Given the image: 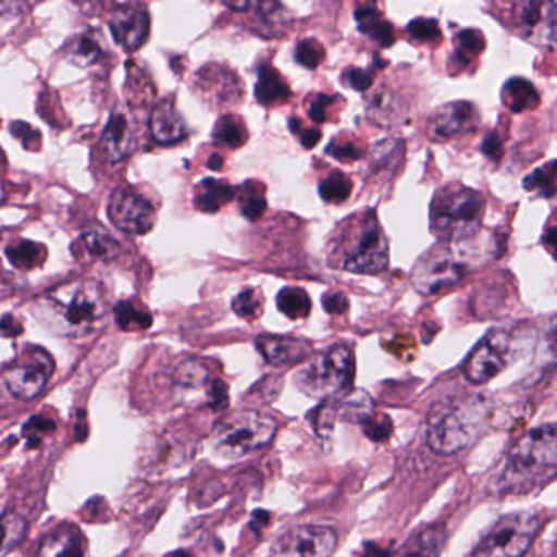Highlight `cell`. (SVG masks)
Returning <instances> with one entry per match:
<instances>
[{
    "label": "cell",
    "instance_id": "obj_33",
    "mask_svg": "<svg viewBox=\"0 0 557 557\" xmlns=\"http://www.w3.org/2000/svg\"><path fill=\"white\" fill-rule=\"evenodd\" d=\"M276 306L280 312L289 319H305L308 318L311 311V298L308 293L302 288H283L276 296Z\"/></svg>",
    "mask_w": 557,
    "mask_h": 557
},
{
    "label": "cell",
    "instance_id": "obj_54",
    "mask_svg": "<svg viewBox=\"0 0 557 557\" xmlns=\"http://www.w3.org/2000/svg\"><path fill=\"white\" fill-rule=\"evenodd\" d=\"M224 165V159L221 154H213L210 159H208V168L211 169V171H221Z\"/></svg>",
    "mask_w": 557,
    "mask_h": 557
},
{
    "label": "cell",
    "instance_id": "obj_27",
    "mask_svg": "<svg viewBox=\"0 0 557 557\" xmlns=\"http://www.w3.org/2000/svg\"><path fill=\"white\" fill-rule=\"evenodd\" d=\"M102 35L97 30H87L86 34L77 38L76 44L67 54V60L76 64L77 67H89L102 57Z\"/></svg>",
    "mask_w": 557,
    "mask_h": 557
},
{
    "label": "cell",
    "instance_id": "obj_35",
    "mask_svg": "<svg viewBox=\"0 0 557 557\" xmlns=\"http://www.w3.org/2000/svg\"><path fill=\"white\" fill-rule=\"evenodd\" d=\"M113 312H115L116 324L122 331H133V329L146 331L152 325V315L145 309L136 308L135 302L129 299L116 302Z\"/></svg>",
    "mask_w": 557,
    "mask_h": 557
},
{
    "label": "cell",
    "instance_id": "obj_14",
    "mask_svg": "<svg viewBox=\"0 0 557 557\" xmlns=\"http://www.w3.org/2000/svg\"><path fill=\"white\" fill-rule=\"evenodd\" d=\"M110 220L119 230L132 236L149 233L156 224V210L141 195L132 190L113 191L109 203Z\"/></svg>",
    "mask_w": 557,
    "mask_h": 557
},
{
    "label": "cell",
    "instance_id": "obj_31",
    "mask_svg": "<svg viewBox=\"0 0 557 557\" xmlns=\"http://www.w3.org/2000/svg\"><path fill=\"white\" fill-rule=\"evenodd\" d=\"M240 213L249 221H257L262 218L267 210L265 188L260 182H247L240 187L239 195Z\"/></svg>",
    "mask_w": 557,
    "mask_h": 557
},
{
    "label": "cell",
    "instance_id": "obj_18",
    "mask_svg": "<svg viewBox=\"0 0 557 557\" xmlns=\"http://www.w3.org/2000/svg\"><path fill=\"white\" fill-rule=\"evenodd\" d=\"M257 350L273 367H288L308 357L311 345L301 338L286 335H260L256 338Z\"/></svg>",
    "mask_w": 557,
    "mask_h": 557
},
{
    "label": "cell",
    "instance_id": "obj_37",
    "mask_svg": "<svg viewBox=\"0 0 557 557\" xmlns=\"http://www.w3.org/2000/svg\"><path fill=\"white\" fill-rule=\"evenodd\" d=\"M524 190L536 191L540 197L553 198L556 195V162L549 161L537 168L523 181Z\"/></svg>",
    "mask_w": 557,
    "mask_h": 557
},
{
    "label": "cell",
    "instance_id": "obj_29",
    "mask_svg": "<svg viewBox=\"0 0 557 557\" xmlns=\"http://www.w3.org/2000/svg\"><path fill=\"white\" fill-rule=\"evenodd\" d=\"M485 50V38L482 32L468 28L459 32L455 41V54L453 64L458 67H466Z\"/></svg>",
    "mask_w": 557,
    "mask_h": 557
},
{
    "label": "cell",
    "instance_id": "obj_21",
    "mask_svg": "<svg viewBox=\"0 0 557 557\" xmlns=\"http://www.w3.org/2000/svg\"><path fill=\"white\" fill-rule=\"evenodd\" d=\"M355 21H357L358 30L376 41L380 47L389 48L396 44L393 24L383 17L376 5H360L355 12Z\"/></svg>",
    "mask_w": 557,
    "mask_h": 557
},
{
    "label": "cell",
    "instance_id": "obj_57",
    "mask_svg": "<svg viewBox=\"0 0 557 557\" xmlns=\"http://www.w3.org/2000/svg\"><path fill=\"white\" fill-rule=\"evenodd\" d=\"M5 8H9V4H0V15L4 14Z\"/></svg>",
    "mask_w": 557,
    "mask_h": 557
},
{
    "label": "cell",
    "instance_id": "obj_32",
    "mask_svg": "<svg viewBox=\"0 0 557 557\" xmlns=\"http://www.w3.org/2000/svg\"><path fill=\"white\" fill-rule=\"evenodd\" d=\"M27 521L17 513H5L0 517V554L11 553L27 536Z\"/></svg>",
    "mask_w": 557,
    "mask_h": 557
},
{
    "label": "cell",
    "instance_id": "obj_50",
    "mask_svg": "<svg viewBox=\"0 0 557 557\" xmlns=\"http://www.w3.org/2000/svg\"><path fill=\"white\" fill-rule=\"evenodd\" d=\"M322 306L329 314H344L348 309V299L347 296L338 292L327 293L322 298Z\"/></svg>",
    "mask_w": 557,
    "mask_h": 557
},
{
    "label": "cell",
    "instance_id": "obj_34",
    "mask_svg": "<svg viewBox=\"0 0 557 557\" xmlns=\"http://www.w3.org/2000/svg\"><path fill=\"white\" fill-rule=\"evenodd\" d=\"M213 138L214 141L227 146V148H240L247 141L246 125L237 116H221L214 126Z\"/></svg>",
    "mask_w": 557,
    "mask_h": 557
},
{
    "label": "cell",
    "instance_id": "obj_15",
    "mask_svg": "<svg viewBox=\"0 0 557 557\" xmlns=\"http://www.w3.org/2000/svg\"><path fill=\"white\" fill-rule=\"evenodd\" d=\"M481 119L471 102L446 103L433 113L430 135L435 139H451L475 132Z\"/></svg>",
    "mask_w": 557,
    "mask_h": 557
},
{
    "label": "cell",
    "instance_id": "obj_25",
    "mask_svg": "<svg viewBox=\"0 0 557 557\" xmlns=\"http://www.w3.org/2000/svg\"><path fill=\"white\" fill-rule=\"evenodd\" d=\"M81 243H83L84 250L94 260H102V262H110V260L116 259L120 256V249H122L120 244L116 243L115 237L106 227L100 226V224L87 227L81 234Z\"/></svg>",
    "mask_w": 557,
    "mask_h": 557
},
{
    "label": "cell",
    "instance_id": "obj_1",
    "mask_svg": "<svg viewBox=\"0 0 557 557\" xmlns=\"http://www.w3.org/2000/svg\"><path fill=\"white\" fill-rule=\"evenodd\" d=\"M329 263L345 272L376 275L389 265V244L371 210L344 221L329 244Z\"/></svg>",
    "mask_w": 557,
    "mask_h": 557
},
{
    "label": "cell",
    "instance_id": "obj_13",
    "mask_svg": "<svg viewBox=\"0 0 557 557\" xmlns=\"http://www.w3.org/2000/svg\"><path fill=\"white\" fill-rule=\"evenodd\" d=\"M337 547V533L329 527L292 528L270 547L269 557H331Z\"/></svg>",
    "mask_w": 557,
    "mask_h": 557
},
{
    "label": "cell",
    "instance_id": "obj_12",
    "mask_svg": "<svg viewBox=\"0 0 557 557\" xmlns=\"http://www.w3.org/2000/svg\"><path fill=\"white\" fill-rule=\"evenodd\" d=\"M511 357V335L507 331H491L466 360V380L472 384H484L505 370Z\"/></svg>",
    "mask_w": 557,
    "mask_h": 557
},
{
    "label": "cell",
    "instance_id": "obj_44",
    "mask_svg": "<svg viewBox=\"0 0 557 557\" xmlns=\"http://www.w3.org/2000/svg\"><path fill=\"white\" fill-rule=\"evenodd\" d=\"M335 103H337V97L325 96V94H315V96L309 97L308 103H306L309 119L315 123L329 122L331 110L334 109Z\"/></svg>",
    "mask_w": 557,
    "mask_h": 557
},
{
    "label": "cell",
    "instance_id": "obj_3",
    "mask_svg": "<svg viewBox=\"0 0 557 557\" xmlns=\"http://www.w3.org/2000/svg\"><path fill=\"white\" fill-rule=\"evenodd\" d=\"M556 466V425L544 423L521 436L508 451L498 475V488L502 494H527L549 482Z\"/></svg>",
    "mask_w": 557,
    "mask_h": 557
},
{
    "label": "cell",
    "instance_id": "obj_45",
    "mask_svg": "<svg viewBox=\"0 0 557 557\" xmlns=\"http://www.w3.org/2000/svg\"><path fill=\"white\" fill-rule=\"evenodd\" d=\"M325 152L341 162H355L363 156L360 146L351 139H334V141L329 143Z\"/></svg>",
    "mask_w": 557,
    "mask_h": 557
},
{
    "label": "cell",
    "instance_id": "obj_9",
    "mask_svg": "<svg viewBox=\"0 0 557 557\" xmlns=\"http://www.w3.org/2000/svg\"><path fill=\"white\" fill-rule=\"evenodd\" d=\"M540 530V518L531 511L502 517L471 557H523Z\"/></svg>",
    "mask_w": 557,
    "mask_h": 557
},
{
    "label": "cell",
    "instance_id": "obj_7",
    "mask_svg": "<svg viewBox=\"0 0 557 557\" xmlns=\"http://www.w3.org/2000/svg\"><path fill=\"white\" fill-rule=\"evenodd\" d=\"M354 376V351L344 345H337L324 354L309 358L296 371L295 383L306 396L314 399H334L350 386Z\"/></svg>",
    "mask_w": 557,
    "mask_h": 557
},
{
    "label": "cell",
    "instance_id": "obj_43",
    "mask_svg": "<svg viewBox=\"0 0 557 557\" xmlns=\"http://www.w3.org/2000/svg\"><path fill=\"white\" fill-rule=\"evenodd\" d=\"M57 429V423L53 420L44 416H35L25 423L24 435L27 438L28 445L38 446L45 436L50 435Z\"/></svg>",
    "mask_w": 557,
    "mask_h": 557
},
{
    "label": "cell",
    "instance_id": "obj_53",
    "mask_svg": "<svg viewBox=\"0 0 557 557\" xmlns=\"http://www.w3.org/2000/svg\"><path fill=\"white\" fill-rule=\"evenodd\" d=\"M543 243L547 244V247H549L550 252H553L554 247H556V227H549V231H547V233L544 234Z\"/></svg>",
    "mask_w": 557,
    "mask_h": 557
},
{
    "label": "cell",
    "instance_id": "obj_8",
    "mask_svg": "<svg viewBox=\"0 0 557 557\" xmlns=\"http://www.w3.org/2000/svg\"><path fill=\"white\" fill-rule=\"evenodd\" d=\"M278 422L259 410H243L227 417L214 432V448L227 459H237L257 451L272 442Z\"/></svg>",
    "mask_w": 557,
    "mask_h": 557
},
{
    "label": "cell",
    "instance_id": "obj_47",
    "mask_svg": "<svg viewBox=\"0 0 557 557\" xmlns=\"http://www.w3.org/2000/svg\"><path fill=\"white\" fill-rule=\"evenodd\" d=\"M12 135L24 145V148L30 149V151H37L41 145V135L37 129L32 128L30 125L24 122H14L11 125Z\"/></svg>",
    "mask_w": 557,
    "mask_h": 557
},
{
    "label": "cell",
    "instance_id": "obj_6",
    "mask_svg": "<svg viewBox=\"0 0 557 557\" xmlns=\"http://www.w3.org/2000/svg\"><path fill=\"white\" fill-rule=\"evenodd\" d=\"M472 246L443 243L423 253L412 269V285L422 295H436L461 282L479 263Z\"/></svg>",
    "mask_w": 557,
    "mask_h": 557
},
{
    "label": "cell",
    "instance_id": "obj_46",
    "mask_svg": "<svg viewBox=\"0 0 557 557\" xmlns=\"http://www.w3.org/2000/svg\"><path fill=\"white\" fill-rule=\"evenodd\" d=\"M345 86L351 87L357 92H367L373 86V71L360 70V67H348L345 70L344 76Z\"/></svg>",
    "mask_w": 557,
    "mask_h": 557
},
{
    "label": "cell",
    "instance_id": "obj_41",
    "mask_svg": "<svg viewBox=\"0 0 557 557\" xmlns=\"http://www.w3.org/2000/svg\"><path fill=\"white\" fill-rule=\"evenodd\" d=\"M407 34L417 44H433L442 38L438 22L433 18H416L407 25Z\"/></svg>",
    "mask_w": 557,
    "mask_h": 557
},
{
    "label": "cell",
    "instance_id": "obj_20",
    "mask_svg": "<svg viewBox=\"0 0 557 557\" xmlns=\"http://www.w3.org/2000/svg\"><path fill=\"white\" fill-rule=\"evenodd\" d=\"M445 543V528L429 524L412 534L391 557H438Z\"/></svg>",
    "mask_w": 557,
    "mask_h": 557
},
{
    "label": "cell",
    "instance_id": "obj_49",
    "mask_svg": "<svg viewBox=\"0 0 557 557\" xmlns=\"http://www.w3.org/2000/svg\"><path fill=\"white\" fill-rule=\"evenodd\" d=\"M481 149L491 161H500L504 156V139L498 136L497 132H491L482 141Z\"/></svg>",
    "mask_w": 557,
    "mask_h": 557
},
{
    "label": "cell",
    "instance_id": "obj_38",
    "mask_svg": "<svg viewBox=\"0 0 557 557\" xmlns=\"http://www.w3.org/2000/svg\"><path fill=\"white\" fill-rule=\"evenodd\" d=\"M208 380V368L198 360H185L178 364L174 381L182 389H198Z\"/></svg>",
    "mask_w": 557,
    "mask_h": 557
},
{
    "label": "cell",
    "instance_id": "obj_19",
    "mask_svg": "<svg viewBox=\"0 0 557 557\" xmlns=\"http://www.w3.org/2000/svg\"><path fill=\"white\" fill-rule=\"evenodd\" d=\"M152 138L159 145H175L187 136L184 119L171 102H162L152 110L149 120Z\"/></svg>",
    "mask_w": 557,
    "mask_h": 557
},
{
    "label": "cell",
    "instance_id": "obj_17",
    "mask_svg": "<svg viewBox=\"0 0 557 557\" xmlns=\"http://www.w3.org/2000/svg\"><path fill=\"white\" fill-rule=\"evenodd\" d=\"M102 148L112 162L123 161L132 154L135 149V126L126 110L116 109L110 115L102 136Z\"/></svg>",
    "mask_w": 557,
    "mask_h": 557
},
{
    "label": "cell",
    "instance_id": "obj_40",
    "mask_svg": "<svg viewBox=\"0 0 557 557\" xmlns=\"http://www.w3.org/2000/svg\"><path fill=\"white\" fill-rule=\"evenodd\" d=\"M368 110L371 115L376 116V120H384V122H389L394 116L399 115L396 99L384 89L377 90L368 99Z\"/></svg>",
    "mask_w": 557,
    "mask_h": 557
},
{
    "label": "cell",
    "instance_id": "obj_2",
    "mask_svg": "<svg viewBox=\"0 0 557 557\" xmlns=\"http://www.w3.org/2000/svg\"><path fill=\"white\" fill-rule=\"evenodd\" d=\"M491 417L492 403L485 396L438 403L426 419V445L438 455L462 451L487 430Z\"/></svg>",
    "mask_w": 557,
    "mask_h": 557
},
{
    "label": "cell",
    "instance_id": "obj_24",
    "mask_svg": "<svg viewBox=\"0 0 557 557\" xmlns=\"http://www.w3.org/2000/svg\"><path fill=\"white\" fill-rule=\"evenodd\" d=\"M236 197V188L216 178H203L197 187L195 205L203 213H218L224 205Z\"/></svg>",
    "mask_w": 557,
    "mask_h": 557
},
{
    "label": "cell",
    "instance_id": "obj_10",
    "mask_svg": "<svg viewBox=\"0 0 557 557\" xmlns=\"http://www.w3.org/2000/svg\"><path fill=\"white\" fill-rule=\"evenodd\" d=\"M54 371V360L45 348L28 347L17 363L8 368L4 383L12 396L32 400L40 396Z\"/></svg>",
    "mask_w": 557,
    "mask_h": 557
},
{
    "label": "cell",
    "instance_id": "obj_28",
    "mask_svg": "<svg viewBox=\"0 0 557 557\" xmlns=\"http://www.w3.org/2000/svg\"><path fill=\"white\" fill-rule=\"evenodd\" d=\"M403 158V141H397V139H384V141L377 143L373 154H371L370 171L373 172L374 175L394 172L399 168Z\"/></svg>",
    "mask_w": 557,
    "mask_h": 557
},
{
    "label": "cell",
    "instance_id": "obj_5",
    "mask_svg": "<svg viewBox=\"0 0 557 557\" xmlns=\"http://www.w3.org/2000/svg\"><path fill=\"white\" fill-rule=\"evenodd\" d=\"M484 213L485 200L479 191L448 185L433 198L430 227L443 243H461L479 233Z\"/></svg>",
    "mask_w": 557,
    "mask_h": 557
},
{
    "label": "cell",
    "instance_id": "obj_16",
    "mask_svg": "<svg viewBox=\"0 0 557 557\" xmlns=\"http://www.w3.org/2000/svg\"><path fill=\"white\" fill-rule=\"evenodd\" d=\"M109 25L116 44L126 50H138L148 38L149 14L145 9L128 5L116 11Z\"/></svg>",
    "mask_w": 557,
    "mask_h": 557
},
{
    "label": "cell",
    "instance_id": "obj_39",
    "mask_svg": "<svg viewBox=\"0 0 557 557\" xmlns=\"http://www.w3.org/2000/svg\"><path fill=\"white\" fill-rule=\"evenodd\" d=\"M295 60L306 70H318L319 64L324 60V48L314 38H306L296 45Z\"/></svg>",
    "mask_w": 557,
    "mask_h": 557
},
{
    "label": "cell",
    "instance_id": "obj_55",
    "mask_svg": "<svg viewBox=\"0 0 557 557\" xmlns=\"http://www.w3.org/2000/svg\"><path fill=\"white\" fill-rule=\"evenodd\" d=\"M169 557H191L190 554L185 553V550H177V553H172Z\"/></svg>",
    "mask_w": 557,
    "mask_h": 557
},
{
    "label": "cell",
    "instance_id": "obj_42",
    "mask_svg": "<svg viewBox=\"0 0 557 557\" xmlns=\"http://www.w3.org/2000/svg\"><path fill=\"white\" fill-rule=\"evenodd\" d=\"M233 311L239 318L253 319L262 311V298L253 288H246L234 298Z\"/></svg>",
    "mask_w": 557,
    "mask_h": 557
},
{
    "label": "cell",
    "instance_id": "obj_48",
    "mask_svg": "<svg viewBox=\"0 0 557 557\" xmlns=\"http://www.w3.org/2000/svg\"><path fill=\"white\" fill-rule=\"evenodd\" d=\"M289 128H292L293 135L299 136V141H301L305 149L315 148L318 143L321 141V132L318 128H302L298 119L289 120Z\"/></svg>",
    "mask_w": 557,
    "mask_h": 557
},
{
    "label": "cell",
    "instance_id": "obj_4",
    "mask_svg": "<svg viewBox=\"0 0 557 557\" xmlns=\"http://www.w3.org/2000/svg\"><path fill=\"white\" fill-rule=\"evenodd\" d=\"M107 296L97 282H76L61 286L44 299L45 318L66 335H84L106 315Z\"/></svg>",
    "mask_w": 557,
    "mask_h": 557
},
{
    "label": "cell",
    "instance_id": "obj_11",
    "mask_svg": "<svg viewBox=\"0 0 557 557\" xmlns=\"http://www.w3.org/2000/svg\"><path fill=\"white\" fill-rule=\"evenodd\" d=\"M510 21L517 34L537 47L556 44L557 5L553 0H524L511 5Z\"/></svg>",
    "mask_w": 557,
    "mask_h": 557
},
{
    "label": "cell",
    "instance_id": "obj_22",
    "mask_svg": "<svg viewBox=\"0 0 557 557\" xmlns=\"http://www.w3.org/2000/svg\"><path fill=\"white\" fill-rule=\"evenodd\" d=\"M292 97V89L285 77L272 66L262 64L257 74L256 99L265 107L278 106Z\"/></svg>",
    "mask_w": 557,
    "mask_h": 557
},
{
    "label": "cell",
    "instance_id": "obj_23",
    "mask_svg": "<svg viewBox=\"0 0 557 557\" xmlns=\"http://www.w3.org/2000/svg\"><path fill=\"white\" fill-rule=\"evenodd\" d=\"M38 557H84L81 534L74 527H61L41 541Z\"/></svg>",
    "mask_w": 557,
    "mask_h": 557
},
{
    "label": "cell",
    "instance_id": "obj_56",
    "mask_svg": "<svg viewBox=\"0 0 557 557\" xmlns=\"http://www.w3.org/2000/svg\"><path fill=\"white\" fill-rule=\"evenodd\" d=\"M4 201V187H2V184H0V203Z\"/></svg>",
    "mask_w": 557,
    "mask_h": 557
},
{
    "label": "cell",
    "instance_id": "obj_30",
    "mask_svg": "<svg viewBox=\"0 0 557 557\" xmlns=\"http://www.w3.org/2000/svg\"><path fill=\"white\" fill-rule=\"evenodd\" d=\"M9 262L18 270H34L47 260V247L32 240H21L5 250Z\"/></svg>",
    "mask_w": 557,
    "mask_h": 557
},
{
    "label": "cell",
    "instance_id": "obj_26",
    "mask_svg": "<svg viewBox=\"0 0 557 557\" xmlns=\"http://www.w3.org/2000/svg\"><path fill=\"white\" fill-rule=\"evenodd\" d=\"M502 100L513 113L527 112L540 106V94L530 81L511 77L502 90Z\"/></svg>",
    "mask_w": 557,
    "mask_h": 557
},
{
    "label": "cell",
    "instance_id": "obj_52",
    "mask_svg": "<svg viewBox=\"0 0 557 557\" xmlns=\"http://www.w3.org/2000/svg\"><path fill=\"white\" fill-rule=\"evenodd\" d=\"M24 332L21 322L14 315L8 314L0 319V335L4 337H18Z\"/></svg>",
    "mask_w": 557,
    "mask_h": 557
},
{
    "label": "cell",
    "instance_id": "obj_36",
    "mask_svg": "<svg viewBox=\"0 0 557 557\" xmlns=\"http://www.w3.org/2000/svg\"><path fill=\"white\" fill-rule=\"evenodd\" d=\"M354 184L341 171L331 172L319 185V195L325 203L341 205L350 198Z\"/></svg>",
    "mask_w": 557,
    "mask_h": 557
},
{
    "label": "cell",
    "instance_id": "obj_51",
    "mask_svg": "<svg viewBox=\"0 0 557 557\" xmlns=\"http://www.w3.org/2000/svg\"><path fill=\"white\" fill-rule=\"evenodd\" d=\"M211 406L214 409H224L227 406V386L221 380H214L210 389Z\"/></svg>",
    "mask_w": 557,
    "mask_h": 557
}]
</instances>
